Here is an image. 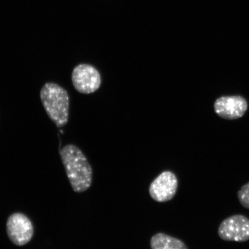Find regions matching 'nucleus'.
I'll use <instances>...</instances> for the list:
<instances>
[{
  "mask_svg": "<svg viewBox=\"0 0 249 249\" xmlns=\"http://www.w3.org/2000/svg\"><path fill=\"white\" fill-rule=\"evenodd\" d=\"M6 230L12 244L23 247L33 239L34 228L32 222L26 214L17 213L9 216L6 224Z\"/></svg>",
  "mask_w": 249,
  "mask_h": 249,
  "instance_id": "obj_3",
  "label": "nucleus"
},
{
  "mask_svg": "<svg viewBox=\"0 0 249 249\" xmlns=\"http://www.w3.org/2000/svg\"><path fill=\"white\" fill-rule=\"evenodd\" d=\"M237 195L242 206L249 210V182L241 187Z\"/></svg>",
  "mask_w": 249,
  "mask_h": 249,
  "instance_id": "obj_9",
  "label": "nucleus"
},
{
  "mask_svg": "<svg viewBox=\"0 0 249 249\" xmlns=\"http://www.w3.org/2000/svg\"><path fill=\"white\" fill-rule=\"evenodd\" d=\"M178 186V179L175 174L171 171H165L151 183L149 186V195L156 201H169L176 196Z\"/></svg>",
  "mask_w": 249,
  "mask_h": 249,
  "instance_id": "obj_6",
  "label": "nucleus"
},
{
  "mask_svg": "<svg viewBox=\"0 0 249 249\" xmlns=\"http://www.w3.org/2000/svg\"><path fill=\"white\" fill-rule=\"evenodd\" d=\"M46 113L58 127L66 125L69 120L70 96L67 90L54 83H47L40 92Z\"/></svg>",
  "mask_w": 249,
  "mask_h": 249,
  "instance_id": "obj_2",
  "label": "nucleus"
},
{
  "mask_svg": "<svg viewBox=\"0 0 249 249\" xmlns=\"http://www.w3.org/2000/svg\"><path fill=\"white\" fill-rule=\"evenodd\" d=\"M214 110L223 119L233 120L244 116L248 108L246 99L240 95L223 96L214 103Z\"/></svg>",
  "mask_w": 249,
  "mask_h": 249,
  "instance_id": "obj_7",
  "label": "nucleus"
},
{
  "mask_svg": "<svg viewBox=\"0 0 249 249\" xmlns=\"http://www.w3.org/2000/svg\"><path fill=\"white\" fill-rule=\"evenodd\" d=\"M65 171L73 191L85 192L91 186L93 171L83 152L73 144H68L60 150Z\"/></svg>",
  "mask_w": 249,
  "mask_h": 249,
  "instance_id": "obj_1",
  "label": "nucleus"
},
{
  "mask_svg": "<svg viewBox=\"0 0 249 249\" xmlns=\"http://www.w3.org/2000/svg\"><path fill=\"white\" fill-rule=\"evenodd\" d=\"M71 82L77 91L83 94H90L100 88L102 78L98 70L92 65L81 64L74 68Z\"/></svg>",
  "mask_w": 249,
  "mask_h": 249,
  "instance_id": "obj_4",
  "label": "nucleus"
},
{
  "mask_svg": "<svg viewBox=\"0 0 249 249\" xmlns=\"http://www.w3.org/2000/svg\"><path fill=\"white\" fill-rule=\"evenodd\" d=\"M150 244L151 249H188L180 239L161 232L152 236Z\"/></svg>",
  "mask_w": 249,
  "mask_h": 249,
  "instance_id": "obj_8",
  "label": "nucleus"
},
{
  "mask_svg": "<svg viewBox=\"0 0 249 249\" xmlns=\"http://www.w3.org/2000/svg\"><path fill=\"white\" fill-rule=\"evenodd\" d=\"M218 235L223 241L244 242L249 240V219L242 214H235L221 223Z\"/></svg>",
  "mask_w": 249,
  "mask_h": 249,
  "instance_id": "obj_5",
  "label": "nucleus"
}]
</instances>
